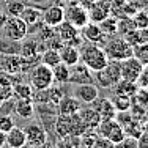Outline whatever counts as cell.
I'll return each instance as SVG.
<instances>
[{
  "instance_id": "obj_46",
  "label": "cell",
  "mask_w": 148,
  "mask_h": 148,
  "mask_svg": "<svg viewBox=\"0 0 148 148\" xmlns=\"http://www.w3.org/2000/svg\"><path fill=\"white\" fill-rule=\"evenodd\" d=\"M6 19H8V16L5 14V11H0V30L3 29V25H5Z\"/></svg>"
},
{
  "instance_id": "obj_54",
  "label": "cell",
  "mask_w": 148,
  "mask_h": 148,
  "mask_svg": "<svg viewBox=\"0 0 148 148\" xmlns=\"http://www.w3.org/2000/svg\"><path fill=\"white\" fill-rule=\"evenodd\" d=\"M2 104H3V101H0V109H2Z\"/></svg>"
},
{
  "instance_id": "obj_47",
  "label": "cell",
  "mask_w": 148,
  "mask_h": 148,
  "mask_svg": "<svg viewBox=\"0 0 148 148\" xmlns=\"http://www.w3.org/2000/svg\"><path fill=\"white\" fill-rule=\"evenodd\" d=\"M32 148H54V145H52L49 140H46V142L40 143V145H36V147H32Z\"/></svg>"
},
{
  "instance_id": "obj_53",
  "label": "cell",
  "mask_w": 148,
  "mask_h": 148,
  "mask_svg": "<svg viewBox=\"0 0 148 148\" xmlns=\"http://www.w3.org/2000/svg\"><path fill=\"white\" fill-rule=\"evenodd\" d=\"M145 118H148V109H147V114H145Z\"/></svg>"
},
{
  "instance_id": "obj_50",
  "label": "cell",
  "mask_w": 148,
  "mask_h": 148,
  "mask_svg": "<svg viewBox=\"0 0 148 148\" xmlns=\"http://www.w3.org/2000/svg\"><path fill=\"white\" fill-rule=\"evenodd\" d=\"M140 5H142L143 8L147 6V10H148V0H142V3H140Z\"/></svg>"
},
{
  "instance_id": "obj_6",
  "label": "cell",
  "mask_w": 148,
  "mask_h": 148,
  "mask_svg": "<svg viewBox=\"0 0 148 148\" xmlns=\"http://www.w3.org/2000/svg\"><path fill=\"white\" fill-rule=\"evenodd\" d=\"M2 30H3L5 38H8V40L22 41L27 36V33H29V25L19 16H14V17L8 16V19H6V22H5Z\"/></svg>"
},
{
  "instance_id": "obj_39",
  "label": "cell",
  "mask_w": 148,
  "mask_h": 148,
  "mask_svg": "<svg viewBox=\"0 0 148 148\" xmlns=\"http://www.w3.org/2000/svg\"><path fill=\"white\" fill-rule=\"evenodd\" d=\"M134 57L139 60L143 66H148V43L134 46Z\"/></svg>"
},
{
  "instance_id": "obj_8",
  "label": "cell",
  "mask_w": 148,
  "mask_h": 148,
  "mask_svg": "<svg viewBox=\"0 0 148 148\" xmlns=\"http://www.w3.org/2000/svg\"><path fill=\"white\" fill-rule=\"evenodd\" d=\"M57 30V36L63 44H71V46H80L82 44V36H80L79 29H76L74 25H71L69 22L63 21L60 25L55 27Z\"/></svg>"
},
{
  "instance_id": "obj_12",
  "label": "cell",
  "mask_w": 148,
  "mask_h": 148,
  "mask_svg": "<svg viewBox=\"0 0 148 148\" xmlns=\"http://www.w3.org/2000/svg\"><path fill=\"white\" fill-rule=\"evenodd\" d=\"M73 96L77 98L84 104H91L96 98H99V90L93 82L90 84H79L73 91Z\"/></svg>"
},
{
  "instance_id": "obj_18",
  "label": "cell",
  "mask_w": 148,
  "mask_h": 148,
  "mask_svg": "<svg viewBox=\"0 0 148 148\" xmlns=\"http://www.w3.org/2000/svg\"><path fill=\"white\" fill-rule=\"evenodd\" d=\"M80 107H82V103L74 96H63L57 104L58 115H74L79 112Z\"/></svg>"
},
{
  "instance_id": "obj_49",
  "label": "cell",
  "mask_w": 148,
  "mask_h": 148,
  "mask_svg": "<svg viewBox=\"0 0 148 148\" xmlns=\"http://www.w3.org/2000/svg\"><path fill=\"white\" fill-rule=\"evenodd\" d=\"M142 129H143V132H145V134H148V118H147V121L142 125Z\"/></svg>"
},
{
  "instance_id": "obj_31",
  "label": "cell",
  "mask_w": 148,
  "mask_h": 148,
  "mask_svg": "<svg viewBox=\"0 0 148 148\" xmlns=\"http://www.w3.org/2000/svg\"><path fill=\"white\" fill-rule=\"evenodd\" d=\"M21 52V41H13L8 38L0 40V54L2 55H11Z\"/></svg>"
},
{
  "instance_id": "obj_45",
  "label": "cell",
  "mask_w": 148,
  "mask_h": 148,
  "mask_svg": "<svg viewBox=\"0 0 148 148\" xmlns=\"http://www.w3.org/2000/svg\"><path fill=\"white\" fill-rule=\"evenodd\" d=\"M95 2H96V0H77V3H79V5H82L84 8H87V10H88Z\"/></svg>"
},
{
  "instance_id": "obj_16",
  "label": "cell",
  "mask_w": 148,
  "mask_h": 148,
  "mask_svg": "<svg viewBox=\"0 0 148 148\" xmlns=\"http://www.w3.org/2000/svg\"><path fill=\"white\" fill-rule=\"evenodd\" d=\"M91 104H95V110L99 114L101 120H106V118H115L117 117V109H115L114 103H112V99H109V98H96V99L93 101Z\"/></svg>"
},
{
  "instance_id": "obj_48",
  "label": "cell",
  "mask_w": 148,
  "mask_h": 148,
  "mask_svg": "<svg viewBox=\"0 0 148 148\" xmlns=\"http://www.w3.org/2000/svg\"><path fill=\"white\" fill-rule=\"evenodd\" d=\"M5 142H6V134L0 131V147H5Z\"/></svg>"
},
{
  "instance_id": "obj_14",
  "label": "cell",
  "mask_w": 148,
  "mask_h": 148,
  "mask_svg": "<svg viewBox=\"0 0 148 148\" xmlns=\"http://www.w3.org/2000/svg\"><path fill=\"white\" fill-rule=\"evenodd\" d=\"M2 71L6 74L24 73V57L21 54L2 55Z\"/></svg>"
},
{
  "instance_id": "obj_42",
  "label": "cell",
  "mask_w": 148,
  "mask_h": 148,
  "mask_svg": "<svg viewBox=\"0 0 148 148\" xmlns=\"http://www.w3.org/2000/svg\"><path fill=\"white\" fill-rule=\"evenodd\" d=\"M118 145H120V148H137V139H136V137L126 136L125 139L118 143Z\"/></svg>"
},
{
  "instance_id": "obj_7",
  "label": "cell",
  "mask_w": 148,
  "mask_h": 148,
  "mask_svg": "<svg viewBox=\"0 0 148 148\" xmlns=\"http://www.w3.org/2000/svg\"><path fill=\"white\" fill-rule=\"evenodd\" d=\"M65 21L74 25L76 29H82L87 22H90L88 17V10L84 8L79 3H71L68 8L65 10Z\"/></svg>"
},
{
  "instance_id": "obj_19",
  "label": "cell",
  "mask_w": 148,
  "mask_h": 148,
  "mask_svg": "<svg viewBox=\"0 0 148 148\" xmlns=\"http://www.w3.org/2000/svg\"><path fill=\"white\" fill-rule=\"evenodd\" d=\"M77 114H79V117L84 121V125H85L87 129H95V131H96V128L101 123V117L93 107H85V109L80 107Z\"/></svg>"
},
{
  "instance_id": "obj_17",
  "label": "cell",
  "mask_w": 148,
  "mask_h": 148,
  "mask_svg": "<svg viewBox=\"0 0 148 148\" xmlns=\"http://www.w3.org/2000/svg\"><path fill=\"white\" fill-rule=\"evenodd\" d=\"M80 30H82V33H84V38H85L88 43L99 44V43H103L104 38H106L98 22H91V21H90V22H87Z\"/></svg>"
},
{
  "instance_id": "obj_13",
  "label": "cell",
  "mask_w": 148,
  "mask_h": 148,
  "mask_svg": "<svg viewBox=\"0 0 148 148\" xmlns=\"http://www.w3.org/2000/svg\"><path fill=\"white\" fill-rule=\"evenodd\" d=\"M41 21L49 27H57L65 21V8L62 5H51L41 11Z\"/></svg>"
},
{
  "instance_id": "obj_10",
  "label": "cell",
  "mask_w": 148,
  "mask_h": 148,
  "mask_svg": "<svg viewBox=\"0 0 148 148\" xmlns=\"http://www.w3.org/2000/svg\"><path fill=\"white\" fill-rule=\"evenodd\" d=\"M93 71L90 68H87L82 62H77L76 65L69 66V80L68 84H74V85H79V84H90L93 82Z\"/></svg>"
},
{
  "instance_id": "obj_34",
  "label": "cell",
  "mask_w": 148,
  "mask_h": 148,
  "mask_svg": "<svg viewBox=\"0 0 148 148\" xmlns=\"http://www.w3.org/2000/svg\"><path fill=\"white\" fill-rule=\"evenodd\" d=\"M123 129H125V134H126V136L136 137V139H139L140 134L143 132L142 123H140L139 120H136V118H131V120H129V121L126 123L125 126H123Z\"/></svg>"
},
{
  "instance_id": "obj_43",
  "label": "cell",
  "mask_w": 148,
  "mask_h": 148,
  "mask_svg": "<svg viewBox=\"0 0 148 148\" xmlns=\"http://www.w3.org/2000/svg\"><path fill=\"white\" fill-rule=\"evenodd\" d=\"M137 84H139V87H145V88H148V66H143Z\"/></svg>"
},
{
  "instance_id": "obj_55",
  "label": "cell",
  "mask_w": 148,
  "mask_h": 148,
  "mask_svg": "<svg viewBox=\"0 0 148 148\" xmlns=\"http://www.w3.org/2000/svg\"><path fill=\"white\" fill-rule=\"evenodd\" d=\"M0 148H5V147H0Z\"/></svg>"
},
{
  "instance_id": "obj_30",
  "label": "cell",
  "mask_w": 148,
  "mask_h": 148,
  "mask_svg": "<svg viewBox=\"0 0 148 148\" xmlns=\"http://www.w3.org/2000/svg\"><path fill=\"white\" fill-rule=\"evenodd\" d=\"M131 106H137L142 109H148V88L139 87L136 93L131 96Z\"/></svg>"
},
{
  "instance_id": "obj_51",
  "label": "cell",
  "mask_w": 148,
  "mask_h": 148,
  "mask_svg": "<svg viewBox=\"0 0 148 148\" xmlns=\"http://www.w3.org/2000/svg\"><path fill=\"white\" fill-rule=\"evenodd\" d=\"M21 148H32V147H30V145H27V143H25V145H22Z\"/></svg>"
},
{
  "instance_id": "obj_3",
  "label": "cell",
  "mask_w": 148,
  "mask_h": 148,
  "mask_svg": "<svg viewBox=\"0 0 148 148\" xmlns=\"http://www.w3.org/2000/svg\"><path fill=\"white\" fill-rule=\"evenodd\" d=\"M95 79H96L98 85L103 88H114L115 85L121 79V71H120V62L115 60H109L107 65L101 68L99 71L95 73Z\"/></svg>"
},
{
  "instance_id": "obj_44",
  "label": "cell",
  "mask_w": 148,
  "mask_h": 148,
  "mask_svg": "<svg viewBox=\"0 0 148 148\" xmlns=\"http://www.w3.org/2000/svg\"><path fill=\"white\" fill-rule=\"evenodd\" d=\"M137 148H148V134H140V137L137 139Z\"/></svg>"
},
{
  "instance_id": "obj_5",
  "label": "cell",
  "mask_w": 148,
  "mask_h": 148,
  "mask_svg": "<svg viewBox=\"0 0 148 148\" xmlns=\"http://www.w3.org/2000/svg\"><path fill=\"white\" fill-rule=\"evenodd\" d=\"M96 131L99 132L101 137H106L107 140H110L112 143H120L126 137L125 129L115 118H106L101 120L99 126L96 128Z\"/></svg>"
},
{
  "instance_id": "obj_15",
  "label": "cell",
  "mask_w": 148,
  "mask_h": 148,
  "mask_svg": "<svg viewBox=\"0 0 148 148\" xmlns=\"http://www.w3.org/2000/svg\"><path fill=\"white\" fill-rule=\"evenodd\" d=\"M110 16V0H96L88 8V17L91 22H101Z\"/></svg>"
},
{
  "instance_id": "obj_26",
  "label": "cell",
  "mask_w": 148,
  "mask_h": 148,
  "mask_svg": "<svg viewBox=\"0 0 148 148\" xmlns=\"http://www.w3.org/2000/svg\"><path fill=\"white\" fill-rule=\"evenodd\" d=\"M13 80L5 74H0V101H11L13 99Z\"/></svg>"
},
{
  "instance_id": "obj_33",
  "label": "cell",
  "mask_w": 148,
  "mask_h": 148,
  "mask_svg": "<svg viewBox=\"0 0 148 148\" xmlns=\"http://www.w3.org/2000/svg\"><path fill=\"white\" fill-rule=\"evenodd\" d=\"M80 136H65L57 140L54 148H80Z\"/></svg>"
},
{
  "instance_id": "obj_21",
  "label": "cell",
  "mask_w": 148,
  "mask_h": 148,
  "mask_svg": "<svg viewBox=\"0 0 148 148\" xmlns=\"http://www.w3.org/2000/svg\"><path fill=\"white\" fill-rule=\"evenodd\" d=\"M25 143H27V139H25V132H24V129L13 126V128L6 132L5 145H8L10 148H21L22 145H25Z\"/></svg>"
},
{
  "instance_id": "obj_38",
  "label": "cell",
  "mask_w": 148,
  "mask_h": 148,
  "mask_svg": "<svg viewBox=\"0 0 148 148\" xmlns=\"http://www.w3.org/2000/svg\"><path fill=\"white\" fill-rule=\"evenodd\" d=\"M24 3L19 2V0H11V2L6 3V10H5V14L10 16V17H14V16H21L24 10Z\"/></svg>"
},
{
  "instance_id": "obj_24",
  "label": "cell",
  "mask_w": 148,
  "mask_h": 148,
  "mask_svg": "<svg viewBox=\"0 0 148 148\" xmlns=\"http://www.w3.org/2000/svg\"><path fill=\"white\" fill-rule=\"evenodd\" d=\"M19 17H21V19H22L29 27H32V25H35V24H38V22L41 21V11L36 8V6H27V5H25Z\"/></svg>"
},
{
  "instance_id": "obj_4",
  "label": "cell",
  "mask_w": 148,
  "mask_h": 148,
  "mask_svg": "<svg viewBox=\"0 0 148 148\" xmlns=\"http://www.w3.org/2000/svg\"><path fill=\"white\" fill-rule=\"evenodd\" d=\"M52 84H54L52 68H49L40 62L30 69V85L35 91H43L49 88Z\"/></svg>"
},
{
  "instance_id": "obj_22",
  "label": "cell",
  "mask_w": 148,
  "mask_h": 148,
  "mask_svg": "<svg viewBox=\"0 0 148 148\" xmlns=\"http://www.w3.org/2000/svg\"><path fill=\"white\" fill-rule=\"evenodd\" d=\"M52 77H54V84L57 85H65L69 80V66L66 63L60 62L52 68Z\"/></svg>"
},
{
  "instance_id": "obj_27",
  "label": "cell",
  "mask_w": 148,
  "mask_h": 148,
  "mask_svg": "<svg viewBox=\"0 0 148 148\" xmlns=\"http://www.w3.org/2000/svg\"><path fill=\"white\" fill-rule=\"evenodd\" d=\"M101 27V30H103L104 36H114L115 33L118 32V19L115 16H107L106 19H103L101 22H98Z\"/></svg>"
},
{
  "instance_id": "obj_1",
  "label": "cell",
  "mask_w": 148,
  "mask_h": 148,
  "mask_svg": "<svg viewBox=\"0 0 148 148\" xmlns=\"http://www.w3.org/2000/svg\"><path fill=\"white\" fill-rule=\"evenodd\" d=\"M79 54H80V62H82L87 68H90L93 73H96V71H99L101 68H104L109 62L104 49L101 47L99 44H95V43L84 44L82 47L79 49Z\"/></svg>"
},
{
  "instance_id": "obj_28",
  "label": "cell",
  "mask_w": 148,
  "mask_h": 148,
  "mask_svg": "<svg viewBox=\"0 0 148 148\" xmlns=\"http://www.w3.org/2000/svg\"><path fill=\"white\" fill-rule=\"evenodd\" d=\"M13 98L17 99H33V88L30 84H14L13 85Z\"/></svg>"
},
{
  "instance_id": "obj_9",
  "label": "cell",
  "mask_w": 148,
  "mask_h": 148,
  "mask_svg": "<svg viewBox=\"0 0 148 148\" xmlns=\"http://www.w3.org/2000/svg\"><path fill=\"white\" fill-rule=\"evenodd\" d=\"M143 69V65L136 57H129L123 62H120V71H121V79L129 80V82H137L140 77V73Z\"/></svg>"
},
{
  "instance_id": "obj_20",
  "label": "cell",
  "mask_w": 148,
  "mask_h": 148,
  "mask_svg": "<svg viewBox=\"0 0 148 148\" xmlns=\"http://www.w3.org/2000/svg\"><path fill=\"white\" fill-rule=\"evenodd\" d=\"M60 54V60L63 63H66L68 66H73L76 65L77 62H80V54H79V49L76 46H71V44H63L58 51Z\"/></svg>"
},
{
  "instance_id": "obj_40",
  "label": "cell",
  "mask_w": 148,
  "mask_h": 148,
  "mask_svg": "<svg viewBox=\"0 0 148 148\" xmlns=\"http://www.w3.org/2000/svg\"><path fill=\"white\" fill-rule=\"evenodd\" d=\"M132 17V22L136 29H147L148 27V14L143 10H139L137 13H134L131 16Z\"/></svg>"
},
{
  "instance_id": "obj_25",
  "label": "cell",
  "mask_w": 148,
  "mask_h": 148,
  "mask_svg": "<svg viewBox=\"0 0 148 148\" xmlns=\"http://www.w3.org/2000/svg\"><path fill=\"white\" fill-rule=\"evenodd\" d=\"M123 38H125L126 41H129L132 46L147 44L148 43V27L147 29H134Z\"/></svg>"
},
{
  "instance_id": "obj_11",
  "label": "cell",
  "mask_w": 148,
  "mask_h": 148,
  "mask_svg": "<svg viewBox=\"0 0 148 148\" xmlns=\"http://www.w3.org/2000/svg\"><path fill=\"white\" fill-rule=\"evenodd\" d=\"M24 132H25L27 145H30V147L40 145V143L46 142L47 137H49L47 129H46L43 125H40V123H30V125H27L25 129H24Z\"/></svg>"
},
{
  "instance_id": "obj_32",
  "label": "cell",
  "mask_w": 148,
  "mask_h": 148,
  "mask_svg": "<svg viewBox=\"0 0 148 148\" xmlns=\"http://www.w3.org/2000/svg\"><path fill=\"white\" fill-rule=\"evenodd\" d=\"M40 62L43 63V65L49 66V68H54V66L57 65V63H60L62 60H60L58 51H55V49H47L43 54H40Z\"/></svg>"
},
{
  "instance_id": "obj_35",
  "label": "cell",
  "mask_w": 148,
  "mask_h": 148,
  "mask_svg": "<svg viewBox=\"0 0 148 148\" xmlns=\"http://www.w3.org/2000/svg\"><path fill=\"white\" fill-rule=\"evenodd\" d=\"M38 49H40L38 43H35V41H25V43L21 44V52L19 54L22 55V57H25V58H32V57L40 55L38 54Z\"/></svg>"
},
{
  "instance_id": "obj_52",
  "label": "cell",
  "mask_w": 148,
  "mask_h": 148,
  "mask_svg": "<svg viewBox=\"0 0 148 148\" xmlns=\"http://www.w3.org/2000/svg\"><path fill=\"white\" fill-rule=\"evenodd\" d=\"M0 71H2V57H0Z\"/></svg>"
},
{
  "instance_id": "obj_29",
  "label": "cell",
  "mask_w": 148,
  "mask_h": 148,
  "mask_svg": "<svg viewBox=\"0 0 148 148\" xmlns=\"http://www.w3.org/2000/svg\"><path fill=\"white\" fill-rule=\"evenodd\" d=\"M137 88H139L137 82H129V80L120 79V82L114 87V91H115V95H123V96H129V98H131L132 95L136 93Z\"/></svg>"
},
{
  "instance_id": "obj_41",
  "label": "cell",
  "mask_w": 148,
  "mask_h": 148,
  "mask_svg": "<svg viewBox=\"0 0 148 148\" xmlns=\"http://www.w3.org/2000/svg\"><path fill=\"white\" fill-rule=\"evenodd\" d=\"M13 126H14V120H13L11 115H8V114L0 115V131H3L6 134Z\"/></svg>"
},
{
  "instance_id": "obj_2",
  "label": "cell",
  "mask_w": 148,
  "mask_h": 148,
  "mask_svg": "<svg viewBox=\"0 0 148 148\" xmlns=\"http://www.w3.org/2000/svg\"><path fill=\"white\" fill-rule=\"evenodd\" d=\"M104 52L109 60H115V62H123V60L129 58L134 55V46L126 41L125 38H112V40L106 41L104 44Z\"/></svg>"
},
{
  "instance_id": "obj_23",
  "label": "cell",
  "mask_w": 148,
  "mask_h": 148,
  "mask_svg": "<svg viewBox=\"0 0 148 148\" xmlns=\"http://www.w3.org/2000/svg\"><path fill=\"white\" fill-rule=\"evenodd\" d=\"M13 109H14V112L21 118H30L35 114L33 99H17Z\"/></svg>"
},
{
  "instance_id": "obj_36",
  "label": "cell",
  "mask_w": 148,
  "mask_h": 148,
  "mask_svg": "<svg viewBox=\"0 0 148 148\" xmlns=\"http://www.w3.org/2000/svg\"><path fill=\"white\" fill-rule=\"evenodd\" d=\"M117 112H126L131 109V98L129 96H123V95H115V98L112 99Z\"/></svg>"
},
{
  "instance_id": "obj_37",
  "label": "cell",
  "mask_w": 148,
  "mask_h": 148,
  "mask_svg": "<svg viewBox=\"0 0 148 148\" xmlns=\"http://www.w3.org/2000/svg\"><path fill=\"white\" fill-rule=\"evenodd\" d=\"M134 22H132V17L131 16H126V17H118V32L117 33H121V36H126L131 30H134Z\"/></svg>"
}]
</instances>
